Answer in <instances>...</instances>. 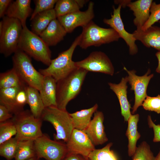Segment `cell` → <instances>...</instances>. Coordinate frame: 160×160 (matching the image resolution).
<instances>
[{
	"label": "cell",
	"instance_id": "15",
	"mask_svg": "<svg viewBox=\"0 0 160 160\" xmlns=\"http://www.w3.org/2000/svg\"><path fill=\"white\" fill-rule=\"evenodd\" d=\"M104 119L103 113L97 111L88 126L83 131L95 146L102 145L108 140L105 131Z\"/></svg>",
	"mask_w": 160,
	"mask_h": 160
},
{
	"label": "cell",
	"instance_id": "27",
	"mask_svg": "<svg viewBox=\"0 0 160 160\" xmlns=\"http://www.w3.org/2000/svg\"><path fill=\"white\" fill-rule=\"evenodd\" d=\"M25 85L12 68L0 74V89L22 87Z\"/></svg>",
	"mask_w": 160,
	"mask_h": 160
},
{
	"label": "cell",
	"instance_id": "39",
	"mask_svg": "<svg viewBox=\"0 0 160 160\" xmlns=\"http://www.w3.org/2000/svg\"><path fill=\"white\" fill-rule=\"evenodd\" d=\"M13 116V114L6 107L0 104V123L12 119Z\"/></svg>",
	"mask_w": 160,
	"mask_h": 160
},
{
	"label": "cell",
	"instance_id": "36",
	"mask_svg": "<svg viewBox=\"0 0 160 160\" xmlns=\"http://www.w3.org/2000/svg\"><path fill=\"white\" fill-rule=\"evenodd\" d=\"M142 106L146 110L154 111L160 114V95L154 97L148 96Z\"/></svg>",
	"mask_w": 160,
	"mask_h": 160
},
{
	"label": "cell",
	"instance_id": "1",
	"mask_svg": "<svg viewBox=\"0 0 160 160\" xmlns=\"http://www.w3.org/2000/svg\"><path fill=\"white\" fill-rule=\"evenodd\" d=\"M88 71L77 68L57 82V107L66 110L69 102L75 98L80 92Z\"/></svg>",
	"mask_w": 160,
	"mask_h": 160
},
{
	"label": "cell",
	"instance_id": "24",
	"mask_svg": "<svg viewBox=\"0 0 160 160\" xmlns=\"http://www.w3.org/2000/svg\"><path fill=\"white\" fill-rule=\"evenodd\" d=\"M98 105L96 103L89 108L70 113L74 129L84 130L89 125L93 114L97 111Z\"/></svg>",
	"mask_w": 160,
	"mask_h": 160
},
{
	"label": "cell",
	"instance_id": "33",
	"mask_svg": "<svg viewBox=\"0 0 160 160\" xmlns=\"http://www.w3.org/2000/svg\"><path fill=\"white\" fill-rule=\"evenodd\" d=\"M132 157V160H155V157L151 150L149 145L142 142L137 147Z\"/></svg>",
	"mask_w": 160,
	"mask_h": 160
},
{
	"label": "cell",
	"instance_id": "26",
	"mask_svg": "<svg viewBox=\"0 0 160 160\" xmlns=\"http://www.w3.org/2000/svg\"><path fill=\"white\" fill-rule=\"evenodd\" d=\"M88 1L86 0H57L54 8L57 17L80 10V9L83 7Z\"/></svg>",
	"mask_w": 160,
	"mask_h": 160
},
{
	"label": "cell",
	"instance_id": "41",
	"mask_svg": "<svg viewBox=\"0 0 160 160\" xmlns=\"http://www.w3.org/2000/svg\"><path fill=\"white\" fill-rule=\"evenodd\" d=\"M62 160H89L88 157L78 154L67 153Z\"/></svg>",
	"mask_w": 160,
	"mask_h": 160
},
{
	"label": "cell",
	"instance_id": "4",
	"mask_svg": "<svg viewBox=\"0 0 160 160\" xmlns=\"http://www.w3.org/2000/svg\"><path fill=\"white\" fill-rule=\"evenodd\" d=\"M42 121L49 122L56 132L54 140L66 143L74 129L70 113L66 110L56 106L45 107L42 115Z\"/></svg>",
	"mask_w": 160,
	"mask_h": 160
},
{
	"label": "cell",
	"instance_id": "13",
	"mask_svg": "<svg viewBox=\"0 0 160 160\" xmlns=\"http://www.w3.org/2000/svg\"><path fill=\"white\" fill-rule=\"evenodd\" d=\"M121 6L119 4L118 7L116 8L113 6V14L111 15L110 18L104 19L103 22L109 25L111 28L115 30L125 41L129 47V53L134 55L136 54L138 51V48L135 43L136 39L133 34L126 31L124 28V25L121 17L120 11Z\"/></svg>",
	"mask_w": 160,
	"mask_h": 160
},
{
	"label": "cell",
	"instance_id": "10",
	"mask_svg": "<svg viewBox=\"0 0 160 160\" xmlns=\"http://www.w3.org/2000/svg\"><path fill=\"white\" fill-rule=\"evenodd\" d=\"M77 68L88 71L104 73L111 76L113 75L114 68L108 56L101 51L92 52L86 58L75 62Z\"/></svg>",
	"mask_w": 160,
	"mask_h": 160
},
{
	"label": "cell",
	"instance_id": "34",
	"mask_svg": "<svg viewBox=\"0 0 160 160\" xmlns=\"http://www.w3.org/2000/svg\"><path fill=\"white\" fill-rule=\"evenodd\" d=\"M57 0H35V8L30 18V20L38 14L53 8Z\"/></svg>",
	"mask_w": 160,
	"mask_h": 160
},
{
	"label": "cell",
	"instance_id": "9",
	"mask_svg": "<svg viewBox=\"0 0 160 160\" xmlns=\"http://www.w3.org/2000/svg\"><path fill=\"white\" fill-rule=\"evenodd\" d=\"M36 156L46 160H62L67 154L66 143L52 140L44 134L34 140Z\"/></svg>",
	"mask_w": 160,
	"mask_h": 160
},
{
	"label": "cell",
	"instance_id": "31",
	"mask_svg": "<svg viewBox=\"0 0 160 160\" xmlns=\"http://www.w3.org/2000/svg\"><path fill=\"white\" fill-rule=\"evenodd\" d=\"M19 141L15 137H14L0 144V156L7 160H11L14 158Z\"/></svg>",
	"mask_w": 160,
	"mask_h": 160
},
{
	"label": "cell",
	"instance_id": "40",
	"mask_svg": "<svg viewBox=\"0 0 160 160\" xmlns=\"http://www.w3.org/2000/svg\"><path fill=\"white\" fill-rule=\"evenodd\" d=\"M12 0H0V17L3 18L5 15V13L9 6L12 1Z\"/></svg>",
	"mask_w": 160,
	"mask_h": 160
},
{
	"label": "cell",
	"instance_id": "30",
	"mask_svg": "<svg viewBox=\"0 0 160 160\" xmlns=\"http://www.w3.org/2000/svg\"><path fill=\"white\" fill-rule=\"evenodd\" d=\"M113 143L110 142L104 147L95 149L89 154V160H119L117 154L111 149Z\"/></svg>",
	"mask_w": 160,
	"mask_h": 160
},
{
	"label": "cell",
	"instance_id": "38",
	"mask_svg": "<svg viewBox=\"0 0 160 160\" xmlns=\"http://www.w3.org/2000/svg\"><path fill=\"white\" fill-rule=\"evenodd\" d=\"M147 121L149 127L152 128L153 130V141L154 142H160V125L156 124L153 121L150 115L148 116Z\"/></svg>",
	"mask_w": 160,
	"mask_h": 160
},
{
	"label": "cell",
	"instance_id": "44",
	"mask_svg": "<svg viewBox=\"0 0 160 160\" xmlns=\"http://www.w3.org/2000/svg\"><path fill=\"white\" fill-rule=\"evenodd\" d=\"M155 160H160V148L159 153L155 157Z\"/></svg>",
	"mask_w": 160,
	"mask_h": 160
},
{
	"label": "cell",
	"instance_id": "17",
	"mask_svg": "<svg viewBox=\"0 0 160 160\" xmlns=\"http://www.w3.org/2000/svg\"><path fill=\"white\" fill-rule=\"evenodd\" d=\"M31 2L30 0L13 1L6 11L5 16L18 19L24 27L26 26L27 18L32 14Z\"/></svg>",
	"mask_w": 160,
	"mask_h": 160
},
{
	"label": "cell",
	"instance_id": "35",
	"mask_svg": "<svg viewBox=\"0 0 160 160\" xmlns=\"http://www.w3.org/2000/svg\"><path fill=\"white\" fill-rule=\"evenodd\" d=\"M150 11L151 14L149 18L142 28L143 31L146 30L160 20V4H157L155 2L153 1Z\"/></svg>",
	"mask_w": 160,
	"mask_h": 160
},
{
	"label": "cell",
	"instance_id": "22",
	"mask_svg": "<svg viewBox=\"0 0 160 160\" xmlns=\"http://www.w3.org/2000/svg\"><path fill=\"white\" fill-rule=\"evenodd\" d=\"M139 119L138 114H131L128 119L126 135L128 140V153L130 157L135 153L137 147L136 144L141 135L137 131V124Z\"/></svg>",
	"mask_w": 160,
	"mask_h": 160
},
{
	"label": "cell",
	"instance_id": "25",
	"mask_svg": "<svg viewBox=\"0 0 160 160\" xmlns=\"http://www.w3.org/2000/svg\"><path fill=\"white\" fill-rule=\"evenodd\" d=\"M57 17L54 8L38 14L31 20V31L39 36L51 21Z\"/></svg>",
	"mask_w": 160,
	"mask_h": 160
},
{
	"label": "cell",
	"instance_id": "16",
	"mask_svg": "<svg viewBox=\"0 0 160 160\" xmlns=\"http://www.w3.org/2000/svg\"><path fill=\"white\" fill-rule=\"evenodd\" d=\"M127 77L126 76L122 78L118 84L108 83L110 89L114 92L118 98L120 105L121 114L124 117V121L126 122L132 114L130 112L131 105L127 97Z\"/></svg>",
	"mask_w": 160,
	"mask_h": 160
},
{
	"label": "cell",
	"instance_id": "45",
	"mask_svg": "<svg viewBox=\"0 0 160 160\" xmlns=\"http://www.w3.org/2000/svg\"><path fill=\"white\" fill-rule=\"evenodd\" d=\"M40 159L38 158L37 156H36V157H35L32 158H31L27 160H41Z\"/></svg>",
	"mask_w": 160,
	"mask_h": 160
},
{
	"label": "cell",
	"instance_id": "42",
	"mask_svg": "<svg viewBox=\"0 0 160 160\" xmlns=\"http://www.w3.org/2000/svg\"><path fill=\"white\" fill-rule=\"evenodd\" d=\"M131 1V0H115L114 2L115 4H120L122 7H124Z\"/></svg>",
	"mask_w": 160,
	"mask_h": 160
},
{
	"label": "cell",
	"instance_id": "6",
	"mask_svg": "<svg viewBox=\"0 0 160 160\" xmlns=\"http://www.w3.org/2000/svg\"><path fill=\"white\" fill-rule=\"evenodd\" d=\"M12 120L17 130L15 137L19 141L35 140L41 136L42 120L36 118L30 110H23L14 114Z\"/></svg>",
	"mask_w": 160,
	"mask_h": 160
},
{
	"label": "cell",
	"instance_id": "8",
	"mask_svg": "<svg viewBox=\"0 0 160 160\" xmlns=\"http://www.w3.org/2000/svg\"><path fill=\"white\" fill-rule=\"evenodd\" d=\"M79 46L86 49L92 46L99 47L103 44L117 41L120 37L113 29L100 27L91 21L82 28Z\"/></svg>",
	"mask_w": 160,
	"mask_h": 160
},
{
	"label": "cell",
	"instance_id": "7",
	"mask_svg": "<svg viewBox=\"0 0 160 160\" xmlns=\"http://www.w3.org/2000/svg\"><path fill=\"white\" fill-rule=\"evenodd\" d=\"M3 28L0 33V52L6 57L18 49L23 27L18 19L6 16L2 18Z\"/></svg>",
	"mask_w": 160,
	"mask_h": 160
},
{
	"label": "cell",
	"instance_id": "11",
	"mask_svg": "<svg viewBox=\"0 0 160 160\" xmlns=\"http://www.w3.org/2000/svg\"><path fill=\"white\" fill-rule=\"evenodd\" d=\"M128 76H127L128 82L131 86L130 90H133L135 94V102L132 108L131 114H134L138 108L142 106V104L148 96L147 94V87L153 74H150L151 70L149 69L143 76H138L136 74L135 70H128L124 67Z\"/></svg>",
	"mask_w": 160,
	"mask_h": 160
},
{
	"label": "cell",
	"instance_id": "3",
	"mask_svg": "<svg viewBox=\"0 0 160 160\" xmlns=\"http://www.w3.org/2000/svg\"><path fill=\"white\" fill-rule=\"evenodd\" d=\"M81 38L80 34L76 38L68 49L61 52L57 57L52 60L47 68L39 69V71L44 76H52L57 82L70 74L77 68L75 62L72 60V57Z\"/></svg>",
	"mask_w": 160,
	"mask_h": 160
},
{
	"label": "cell",
	"instance_id": "28",
	"mask_svg": "<svg viewBox=\"0 0 160 160\" xmlns=\"http://www.w3.org/2000/svg\"><path fill=\"white\" fill-rule=\"evenodd\" d=\"M22 87L0 89V104L6 107L14 115L15 113L16 97L18 92Z\"/></svg>",
	"mask_w": 160,
	"mask_h": 160
},
{
	"label": "cell",
	"instance_id": "14",
	"mask_svg": "<svg viewBox=\"0 0 160 160\" xmlns=\"http://www.w3.org/2000/svg\"><path fill=\"white\" fill-rule=\"evenodd\" d=\"M67 153L78 154L88 157L95 148L86 133L74 129L66 143Z\"/></svg>",
	"mask_w": 160,
	"mask_h": 160
},
{
	"label": "cell",
	"instance_id": "21",
	"mask_svg": "<svg viewBox=\"0 0 160 160\" xmlns=\"http://www.w3.org/2000/svg\"><path fill=\"white\" fill-rule=\"evenodd\" d=\"M57 82L52 76H44L42 87L39 92L45 107H57Z\"/></svg>",
	"mask_w": 160,
	"mask_h": 160
},
{
	"label": "cell",
	"instance_id": "2",
	"mask_svg": "<svg viewBox=\"0 0 160 160\" xmlns=\"http://www.w3.org/2000/svg\"><path fill=\"white\" fill-rule=\"evenodd\" d=\"M49 47L39 36L30 31L26 25L23 27L18 49L31 57L49 66L52 60Z\"/></svg>",
	"mask_w": 160,
	"mask_h": 160
},
{
	"label": "cell",
	"instance_id": "37",
	"mask_svg": "<svg viewBox=\"0 0 160 160\" xmlns=\"http://www.w3.org/2000/svg\"><path fill=\"white\" fill-rule=\"evenodd\" d=\"M26 85L21 87L16 95L15 100V114L24 110V106L26 104H27V96L25 89Z\"/></svg>",
	"mask_w": 160,
	"mask_h": 160
},
{
	"label": "cell",
	"instance_id": "18",
	"mask_svg": "<svg viewBox=\"0 0 160 160\" xmlns=\"http://www.w3.org/2000/svg\"><path fill=\"white\" fill-rule=\"evenodd\" d=\"M153 2L152 0H138L132 2L131 1L127 5L133 12L135 18L133 22L137 28H142L148 20Z\"/></svg>",
	"mask_w": 160,
	"mask_h": 160
},
{
	"label": "cell",
	"instance_id": "43",
	"mask_svg": "<svg viewBox=\"0 0 160 160\" xmlns=\"http://www.w3.org/2000/svg\"><path fill=\"white\" fill-rule=\"evenodd\" d=\"M156 56L158 61V65L156 68V72L160 73V51H158L156 53Z\"/></svg>",
	"mask_w": 160,
	"mask_h": 160
},
{
	"label": "cell",
	"instance_id": "23",
	"mask_svg": "<svg viewBox=\"0 0 160 160\" xmlns=\"http://www.w3.org/2000/svg\"><path fill=\"white\" fill-rule=\"evenodd\" d=\"M27 104L31 112L36 118L41 119L42 113L45 108L41 97L39 91L36 88L26 85L25 87Z\"/></svg>",
	"mask_w": 160,
	"mask_h": 160
},
{
	"label": "cell",
	"instance_id": "5",
	"mask_svg": "<svg viewBox=\"0 0 160 160\" xmlns=\"http://www.w3.org/2000/svg\"><path fill=\"white\" fill-rule=\"evenodd\" d=\"M31 58L23 51L18 49L12 57V68L26 85L40 91L44 76L34 68Z\"/></svg>",
	"mask_w": 160,
	"mask_h": 160
},
{
	"label": "cell",
	"instance_id": "32",
	"mask_svg": "<svg viewBox=\"0 0 160 160\" xmlns=\"http://www.w3.org/2000/svg\"><path fill=\"white\" fill-rule=\"evenodd\" d=\"M15 126L12 119L0 123V145L17 134Z\"/></svg>",
	"mask_w": 160,
	"mask_h": 160
},
{
	"label": "cell",
	"instance_id": "20",
	"mask_svg": "<svg viewBox=\"0 0 160 160\" xmlns=\"http://www.w3.org/2000/svg\"><path fill=\"white\" fill-rule=\"evenodd\" d=\"M132 34L136 40L140 41L145 47L160 51V27L152 26L145 31L137 28Z\"/></svg>",
	"mask_w": 160,
	"mask_h": 160
},
{
	"label": "cell",
	"instance_id": "19",
	"mask_svg": "<svg viewBox=\"0 0 160 160\" xmlns=\"http://www.w3.org/2000/svg\"><path fill=\"white\" fill-rule=\"evenodd\" d=\"M67 33L56 18L51 21L39 36L49 47L55 46L62 41Z\"/></svg>",
	"mask_w": 160,
	"mask_h": 160
},
{
	"label": "cell",
	"instance_id": "29",
	"mask_svg": "<svg viewBox=\"0 0 160 160\" xmlns=\"http://www.w3.org/2000/svg\"><path fill=\"white\" fill-rule=\"evenodd\" d=\"M36 156L34 140L19 141L15 160H27Z\"/></svg>",
	"mask_w": 160,
	"mask_h": 160
},
{
	"label": "cell",
	"instance_id": "12",
	"mask_svg": "<svg viewBox=\"0 0 160 160\" xmlns=\"http://www.w3.org/2000/svg\"><path fill=\"white\" fill-rule=\"evenodd\" d=\"M94 6V3L90 1L85 11L79 10L58 17L57 19L67 33H71L77 27L83 28L92 21L95 16Z\"/></svg>",
	"mask_w": 160,
	"mask_h": 160
}]
</instances>
